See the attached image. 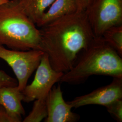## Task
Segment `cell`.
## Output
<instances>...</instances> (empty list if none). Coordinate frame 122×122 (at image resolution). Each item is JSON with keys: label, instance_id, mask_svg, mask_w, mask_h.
<instances>
[{"label": "cell", "instance_id": "4fadbf2b", "mask_svg": "<svg viewBox=\"0 0 122 122\" xmlns=\"http://www.w3.org/2000/svg\"><path fill=\"white\" fill-rule=\"evenodd\" d=\"M47 110L46 100H36L29 114L24 119V122H39L46 118Z\"/></svg>", "mask_w": 122, "mask_h": 122}, {"label": "cell", "instance_id": "5b68a950", "mask_svg": "<svg viewBox=\"0 0 122 122\" xmlns=\"http://www.w3.org/2000/svg\"><path fill=\"white\" fill-rule=\"evenodd\" d=\"M44 53L38 49L19 51L6 49L0 45V58L11 67L17 79L18 87L21 92L39 65Z\"/></svg>", "mask_w": 122, "mask_h": 122}, {"label": "cell", "instance_id": "e0dca14e", "mask_svg": "<svg viewBox=\"0 0 122 122\" xmlns=\"http://www.w3.org/2000/svg\"><path fill=\"white\" fill-rule=\"evenodd\" d=\"M93 0H77L79 11H85Z\"/></svg>", "mask_w": 122, "mask_h": 122}, {"label": "cell", "instance_id": "ba28073f", "mask_svg": "<svg viewBox=\"0 0 122 122\" xmlns=\"http://www.w3.org/2000/svg\"><path fill=\"white\" fill-rule=\"evenodd\" d=\"M47 116L45 122H74L80 116L72 112V107L64 100L60 85L52 87L46 99Z\"/></svg>", "mask_w": 122, "mask_h": 122}, {"label": "cell", "instance_id": "8fae6325", "mask_svg": "<svg viewBox=\"0 0 122 122\" xmlns=\"http://www.w3.org/2000/svg\"><path fill=\"white\" fill-rule=\"evenodd\" d=\"M13 2L35 25L55 0H12Z\"/></svg>", "mask_w": 122, "mask_h": 122}, {"label": "cell", "instance_id": "ac0fdd59", "mask_svg": "<svg viewBox=\"0 0 122 122\" xmlns=\"http://www.w3.org/2000/svg\"><path fill=\"white\" fill-rule=\"evenodd\" d=\"M9 0H0V5L7 2Z\"/></svg>", "mask_w": 122, "mask_h": 122}, {"label": "cell", "instance_id": "9a60e30c", "mask_svg": "<svg viewBox=\"0 0 122 122\" xmlns=\"http://www.w3.org/2000/svg\"><path fill=\"white\" fill-rule=\"evenodd\" d=\"M18 85L17 81L4 71L0 70V88L2 86H15Z\"/></svg>", "mask_w": 122, "mask_h": 122}, {"label": "cell", "instance_id": "6da1fadb", "mask_svg": "<svg viewBox=\"0 0 122 122\" xmlns=\"http://www.w3.org/2000/svg\"><path fill=\"white\" fill-rule=\"evenodd\" d=\"M40 50L54 70L65 73L96 37L85 11L58 18L40 27Z\"/></svg>", "mask_w": 122, "mask_h": 122}, {"label": "cell", "instance_id": "9c48e42d", "mask_svg": "<svg viewBox=\"0 0 122 122\" xmlns=\"http://www.w3.org/2000/svg\"><path fill=\"white\" fill-rule=\"evenodd\" d=\"M23 99L22 92L17 86L0 88V105L4 107L15 122H21V116L25 113L21 103Z\"/></svg>", "mask_w": 122, "mask_h": 122}, {"label": "cell", "instance_id": "7a4b0ae2", "mask_svg": "<svg viewBox=\"0 0 122 122\" xmlns=\"http://www.w3.org/2000/svg\"><path fill=\"white\" fill-rule=\"evenodd\" d=\"M93 75L122 78V59L102 36L95 37L79 55L72 68L64 73L61 82L78 84Z\"/></svg>", "mask_w": 122, "mask_h": 122}, {"label": "cell", "instance_id": "277c9868", "mask_svg": "<svg viewBox=\"0 0 122 122\" xmlns=\"http://www.w3.org/2000/svg\"><path fill=\"white\" fill-rule=\"evenodd\" d=\"M85 12L94 35L122 25V0H93Z\"/></svg>", "mask_w": 122, "mask_h": 122}, {"label": "cell", "instance_id": "2e32d148", "mask_svg": "<svg viewBox=\"0 0 122 122\" xmlns=\"http://www.w3.org/2000/svg\"><path fill=\"white\" fill-rule=\"evenodd\" d=\"M15 122L9 116L3 107L0 105V122Z\"/></svg>", "mask_w": 122, "mask_h": 122}, {"label": "cell", "instance_id": "52a82bcc", "mask_svg": "<svg viewBox=\"0 0 122 122\" xmlns=\"http://www.w3.org/2000/svg\"><path fill=\"white\" fill-rule=\"evenodd\" d=\"M122 99V78L114 77L111 83L97 88L92 92L78 96L68 103L77 108L87 105H100L105 106L115 100Z\"/></svg>", "mask_w": 122, "mask_h": 122}, {"label": "cell", "instance_id": "5bb4252c", "mask_svg": "<svg viewBox=\"0 0 122 122\" xmlns=\"http://www.w3.org/2000/svg\"><path fill=\"white\" fill-rule=\"evenodd\" d=\"M105 107L118 122H122V99L115 100Z\"/></svg>", "mask_w": 122, "mask_h": 122}, {"label": "cell", "instance_id": "8992f818", "mask_svg": "<svg viewBox=\"0 0 122 122\" xmlns=\"http://www.w3.org/2000/svg\"><path fill=\"white\" fill-rule=\"evenodd\" d=\"M36 70L32 82L29 85H26L22 91L23 101L26 103L38 99L46 100L53 85L60 81L64 74L52 68L48 56L45 53H44Z\"/></svg>", "mask_w": 122, "mask_h": 122}, {"label": "cell", "instance_id": "3957f363", "mask_svg": "<svg viewBox=\"0 0 122 122\" xmlns=\"http://www.w3.org/2000/svg\"><path fill=\"white\" fill-rule=\"evenodd\" d=\"M40 33L12 0L0 5V45L19 51L40 50Z\"/></svg>", "mask_w": 122, "mask_h": 122}, {"label": "cell", "instance_id": "7c38bea8", "mask_svg": "<svg viewBox=\"0 0 122 122\" xmlns=\"http://www.w3.org/2000/svg\"><path fill=\"white\" fill-rule=\"evenodd\" d=\"M105 41L122 56V25L112 27L102 35Z\"/></svg>", "mask_w": 122, "mask_h": 122}, {"label": "cell", "instance_id": "30bf717a", "mask_svg": "<svg viewBox=\"0 0 122 122\" xmlns=\"http://www.w3.org/2000/svg\"><path fill=\"white\" fill-rule=\"evenodd\" d=\"M78 11L77 0H55L36 25L43 27L58 18Z\"/></svg>", "mask_w": 122, "mask_h": 122}]
</instances>
